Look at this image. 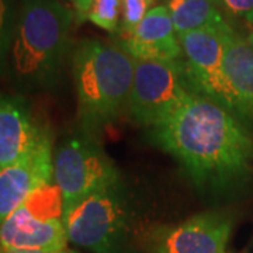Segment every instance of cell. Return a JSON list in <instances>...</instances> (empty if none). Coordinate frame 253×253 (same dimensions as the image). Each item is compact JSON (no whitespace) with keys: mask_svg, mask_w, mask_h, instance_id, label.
<instances>
[{"mask_svg":"<svg viewBox=\"0 0 253 253\" xmlns=\"http://www.w3.org/2000/svg\"><path fill=\"white\" fill-rule=\"evenodd\" d=\"M168 10L177 37L203 28H221L226 24L217 0H169Z\"/></svg>","mask_w":253,"mask_h":253,"instance_id":"14","label":"cell"},{"mask_svg":"<svg viewBox=\"0 0 253 253\" xmlns=\"http://www.w3.org/2000/svg\"><path fill=\"white\" fill-rule=\"evenodd\" d=\"M71 1H72L73 11H75V20L78 23L84 21L93 0H71Z\"/></svg>","mask_w":253,"mask_h":253,"instance_id":"19","label":"cell"},{"mask_svg":"<svg viewBox=\"0 0 253 253\" xmlns=\"http://www.w3.org/2000/svg\"><path fill=\"white\" fill-rule=\"evenodd\" d=\"M73 20L75 11L62 0H20L9 59L21 84L45 89L56 83Z\"/></svg>","mask_w":253,"mask_h":253,"instance_id":"2","label":"cell"},{"mask_svg":"<svg viewBox=\"0 0 253 253\" xmlns=\"http://www.w3.org/2000/svg\"><path fill=\"white\" fill-rule=\"evenodd\" d=\"M191 93L194 89L181 59H135L126 111L138 124L155 126L170 117Z\"/></svg>","mask_w":253,"mask_h":253,"instance_id":"7","label":"cell"},{"mask_svg":"<svg viewBox=\"0 0 253 253\" xmlns=\"http://www.w3.org/2000/svg\"><path fill=\"white\" fill-rule=\"evenodd\" d=\"M134 68L135 59L118 44L83 40L76 45L72 73L83 126L99 129L128 109Z\"/></svg>","mask_w":253,"mask_h":253,"instance_id":"3","label":"cell"},{"mask_svg":"<svg viewBox=\"0 0 253 253\" xmlns=\"http://www.w3.org/2000/svg\"><path fill=\"white\" fill-rule=\"evenodd\" d=\"M48 136L21 100L0 97V168L33 152Z\"/></svg>","mask_w":253,"mask_h":253,"instance_id":"12","label":"cell"},{"mask_svg":"<svg viewBox=\"0 0 253 253\" xmlns=\"http://www.w3.org/2000/svg\"><path fill=\"white\" fill-rule=\"evenodd\" d=\"M248 42L251 44V46L253 48V26H251V30H249V34H248Z\"/></svg>","mask_w":253,"mask_h":253,"instance_id":"21","label":"cell"},{"mask_svg":"<svg viewBox=\"0 0 253 253\" xmlns=\"http://www.w3.org/2000/svg\"><path fill=\"white\" fill-rule=\"evenodd\" d=\"M224 41L222 71L235 103L236 116L253 118V48L229 24L221 30Z\"/></svg>","mask_w":253,"mask_h":253,"instance_id":"13","label":"cell"},{"mask_svg":"<svg viewBox=\"0 0 253 253\" xmlns=\"http://www.w3.org/2000/svg\"><path fill=\"white\" fill-rule=\"evenodd\" d=\"M152 135L200 187L225 189L252 172L251 135L234 113L201 93H191L170 117L152 126Z\"/></svg>","mask_w":253,"mask_h":253,"instance_id":"1","label":"cell"},{"mask_svg":"<svg viewBox=\"0 0 253 253\" xmlns=\"http://www.w3.org/2000/svg\"><path fill=\"white\" fill-rule=\"evenodd\" d=\"M16 0H0V69L7 61L17 24Z\"/></svg>","mask_w":253,"mask_h":253,"instance_id":"16","label":"cell"},{"mask_svg":"<svg viewBox=\"0 0 253 253\" xmlns=\"http://www.w3.org/2000/svg\"><path fill=\"white\" fill-rule=\"evenodd\" d=\"M51 136L17 162L0 168V225L41 186L52 181Z\"/></svg>","mask_w":253,"mask_h":253,"instance_id":"9","label":"cell"},{"mask_svg":"<svg viewBox=\"0 0 253 253\" xmlns=\"http://www.w3.org/2000/svg\"><path fill=\"white\" fill-rule=\"evenodd\" d=\"M232 219L224 212H204L161 231L155 253H226Z\"/></svg>","mask_w":253,"mask_h":253,"instance_id":"10","label":"cell"},{"mask_svg":"<svg viewBox=\"0 0 253 253\" xmlns=\"http://www.w3.org/2000/svg\"><path fill=\"white\" fill-rule=\"evenodd\" d=\"M225 26L190 31L177 38L181 46V62L194 91L215 100L236 116L235 103L222 71L224 41L221 30Z\"/></svg>","mask_w":253,"mask_h":253,"instance_id":"8","label":"cell"},{"mask_svg":"<svg viewBox=\"0 0 253 253\" xmlns=\"http://www.w3.org/2000/svg\"><path fill=\"white\" fill-rule=\"evenodd\" d=\"M121 44L135 59L179 61L181 46L168 6H156L131 33L120 36Z\"/></svg>","mask_w":253,"mask_h":253,"instance_id":"11","label":"cell"},{"mask_svg":"<svg viewBox=\"0 0 253 253\" xmlns=\"http://www.w3.org/2000/svg\"><path fill=\"white\" fill-rule=\"evenodd\" d=\"M110 158L90 136H69L54 158V183L62 193L63 217L83 200L118 183Z\"/></svg>","mask_w":253,"mask_h":253,"instance_id":"6","label":"cell"},{"mask_svg":"<svg viewBox=\"0 0 253 253\" xmlns=\"http://www.w3.org/2000/svg\"><path fill=\"white\" fill-rule=\"evenodd\" d=\"M86 20L109 33H118L121 21V0H93Z\"/></svg>","mask_w":253,"mask_h":253,"instance_id":"15","label":"cell"},{"mask_svg":"<svg viewBox=\"0 0 253 253\" xmlns=\"http://www.w3.org/2000/svg\"><path fill=\"white\" fill-rule=\"evenodd\" d=\"M217 3L229 14L245 20L249 27L253 26V0H217Z\"/></svg>","mask_w":253,"mask_h":253,"instance_id":"18","label":"cell"},{"mask_svg":"<svg viewBox=\"0 0 253 253\" xmlns=\"http://www.w3.org/2000/svg\"><path fill=\"white\" fill-rule=\"evenodd\" d=\"M59 253H75V252H69V251H62V252Z\"/></svg>","mask_w":253,"mask_h":253,"instance_id":"22","label":"cell"},{"mask_svg":"<svg viewBox=\"0 0 253 253\" xmlns=\"http://www.w3.org/2000/svg\"><path fill=\"white\" fill-rule=\"evenodd\" d=\"M0 253H54L45 252V251H30V249H18V248H9L0 245Z\"/></svg>","mask_w":253,"mask_h":253,"instance_id":"20","label":"cell"},{"mask_svg":"<svg viewBox=\"0 0 253 253\" xmlns=\"http://www.w3.org/2000/svg\"><path fill=\"white\" fill-rule=\"evenodd\" d=\"M152 3L154 0H121V21L118 34L124 36L135 30L151 11Z\"/></svg>","mask_w":253,"mask_h":253,"instance_id":"17","label":"cell"},{"mask_svg":"<svg viewBox=\"0 0 253 253\" xmlns=\"http://www.w3.org/2000/svg\"><path fill=\"white\" fill-rule=\"evenodd\" d=\"M68 242L59 187L49 181L36 190L0 225V245L59 253Z\"/></svg>","mask_w":253,"mask_h":253,"instance_id":"4","label":"cell"},{"mask_svg":"<svg viewBox=\"0 0 253 253\" xmlns=\"http://www.w3.org/2000/svg\"><path fill=\"white\" fill-rule=\"evenodd\" d=\"M129 206L120 181L83 200L63 217L71 244L94 253H117L126 236Z\"/></svg>","mask_w":253,"mask_h":253,"instance_id":"5","label":"cell"}]
</instances>
